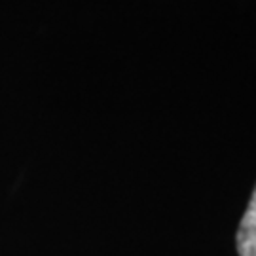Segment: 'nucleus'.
Returning <instances> with one entry per match:
<instances>
[{
	"mask_svg": "<svg viewBox=\"0 0 256 256\" xmlns=\"http://www.w3.org/2000/svg\"><path fill=\"white\" fill-rule=\"evenodd\" d=\"M239 256H256V188L238 232Z\"/></svg>",
	"mask_w": 256,
	"mask_h": 256,
	"instance_id": "obj_1",
	"label": "nucleus"
}]
</instances>
